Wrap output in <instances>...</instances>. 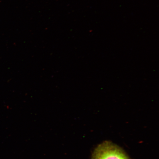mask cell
Instances as JSON below:
<instances>
[{
    "instance_id": "6da1fadb",
    "label": "cell",
    "mask_w": 159,
    "mask_h": 159,
    "mask_svg": "<svg viewBox=\"0 0 159 159\" xmlns=\"http://www.w3.org/2000/svg\"><path fill=\"white\" fill-rule=\"evenodd\" d=\"M92 159H129L120 148L112 143L105 142L95 149Z\"/></svg>"
}]
</instances>
